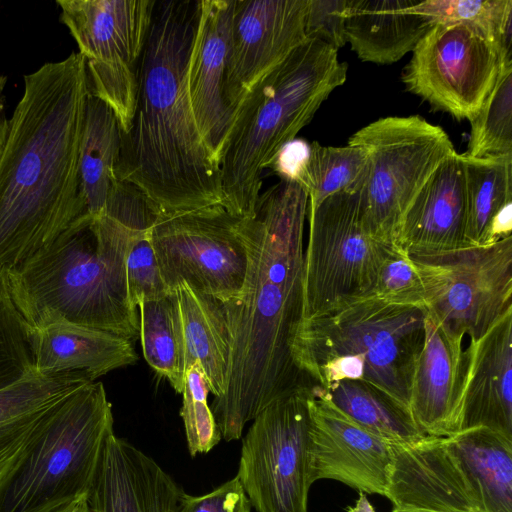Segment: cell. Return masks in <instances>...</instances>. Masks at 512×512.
Here are the masks:
<instances>
[{"label": "cell", "instance_id": "obj_1", "mask_svg": "<svg viewBox=\"0 0 512 512\" xmlns=\"http://www.w3.org/2000/svg\"><path fill=\"white\" fill-rule=\"evenodd\" d=\"M308 194L280 180L260 194L248 233L245 287L220 302L229 343L224 394L211 411L225 441L276 398L311 386L295 366L292 342L303 317L304 223Z\"/></svg>", "mask_w": 512, "mask_h": 512}, {"label": "cell", "instance_id": "obj_2", "mask_svg": "<svg viewBox=\"0 0 512 512\" xmlns=\"http://www.w3.org/2000/svg\"><path fill=\"white\" fill-rule=\"evenodd\" d=\"M89 91L85 59L76 52L24 76L0 154V272L34 256L87 213L79 150Z\"/></svg>", "mask_w": 512, "mask_h": 512}, {"label": "cell", "instance_id": "obj_3", "mask_svg": "<svg viewBox=\"0 0 512 512\" xmlns=\"http://www.w3.org/2000/svg\"><path fill=\"white\" fill-rule=\"evenodd\" d=\"M198 0H156L142 54L130 127L116 175L139 188L160 215L222 201L219 165L201 137L187 90Z\"/></svg>", "mask_w": 512, "mask_h": 512}, {"label": "cell", "instance_id": "obj_4", "mask_svg": "<svg viewBox=\"0 0 512 512\" xmlns=\"http://www.w3.org/2000/svg\"><path fill=\"white\" fill-rule=\"evenodd\" d=\"M148 229L128 216L85 213L47 247L6 271L11 297L28 332L66 321L130 341L139 338L125 265L133 236Z\"/></svg>", "mask_w": 512, "mask_h": 512}, {"label": "cell", "instance_id": "obj_5", "mask_svg": "<svg viewBox=\"0 0 512 512\" xmlns=\"http://www.w3.org/2000/svg\"><path fill=\"white\" fill-rule=\"evenodd\" d=\"M424 306L373 294L343 297L303 318L291 354L299 372L324 391L360 381L410 414V382L425 338Z\"/></svg>", "mask_w": 512, "mask_h": 512}, {"label": "cell", "instance_id": "obj_6", "mask_svg": "<svg viewBox=\"0 0 512 512\" xmlns=\"http://www.w3.org/2000/svg\"><path fill=\"white\" fill-rule=\"evenodd\" d=\"M337 51L307 38L234 110L219 163L221 205L230 213L255 216L263 170L346 81Z\"/></svg>", "mask_w": 512, "mask_h": 512}, {"label": "cell", "instance_id": "obj_7", "mask_svg": "<svg viewBox=\"0 0 512 512\" xmlns=\"http://www.w3.org/2000/svg\"><path fill=\"white\" fill-rule=\"evenodd\" d=\"M113 423L102 382L72 393L0 478V512H54L89 496Z\"/></svg>", "mask_w": 512, "mask_h": 512}, {"label": "cell", "instance_id": "obj_8", "mask_svg": "<svg viewBox=\"0 0 512 512\" xmlns=\"http://www.w3.org/2000/svg\"><path fill=\"white\" fill-rule=\"evenodd\" d=\"M348 144L367 155L358 191L362 225L374 239L397 245L407 207L454 146L441 127L418 115L380 118L353 134Z\"/></svg>", "mask_w": 512, "mask_h": 512}, {"label": "cell", "instance_id": "obj_9", "mask_svg": "<svg viewBox=\"0 0 512 512\" xmlns=\"http://www.w3.org/2000/svg\"><path fill=\"white\" fill-rule=\"evenodd\" d=\"M252 218L234 215L220 204L159 215L151 241L169 290L185 282L220 302L238 300L248 271Z\"/></svg>", "mask_w": 512, "mask_h": 512}, {"label": "cell", "instance_id": "obj_10", "mask_svg": "<svg viewBox=\"0 0 512 512\" xmlns=\"http://www.w3.org/2000/svg\"><path fill=\"white\" fill-rule=\"evenodd\" d=\"M156 0H58L60 18L85 59L90 92L115 113L122 133L134 114L140 62Z\"/></svg>", "mask_w": 512, "mask_h": 512}, {"label": "cell", "instance_id": "obj_11", "mask_svg": "<svg viewBox=\"0 0 512 512\" xmlns=\"http://www.w3.org/2000/svg\"><path fill=\"white\" fill-rule=\"evenodd\" d=\"M311 386L276 398L242 440L237 477L257 512H308Z\"/></svg>", "mask_w": 512, "mask_h": 512}, {"label": "cell", "instance_id": "obj_12", "mask_svg": "<svg viewBox=\"0 0 512 512\" xmlns=\"http://www.w3.org/2000/svg\"><path fill=\"white\" fill-rule=\"evenodd\" d=\"M428 313L477 340L512 310V236L492 245L408 252Z\"/></svg>", "mask_w": 512, "mask_h": 512}, {"label": "cell", "instance_id": "obj_13", "mask_svg": "<svg viewBox=\"0 0 512 512\" xmlns=\"http://www.w3.org/2000/svg\"><path fill=\"white\" fill-rule=\"evenodd\" d=\"M392 246L365 231L358 191L338 192L309 208L302 319L340 298L371 294Z\"/></svg>", "mask_w": 512, "mask_h": 512}, {"label": "cell", "instance_id": "obj_14", "mask_svg": "<svg viewBox=\"0 0 512 512\" xmlns=\"http://www.w3.org/2000/svg\"><path fill=\"white\" fill-rule=\"evenodd\" d=\"M507 62L512 59L479 29L436 23L413 49L402 82L435 109L470 121Z\"/></svg>", "mask_w": 512, "mask_h": 512}, {"label": "cell", "instance_id": "obj_15", "mask_svg": "<svg viewBox=\"0 0 512 512\" xmlns=\"http://www.w3.org/2000/svg\"><path fill=\"white\" fill-rule=\"evenodd\" d=\"M308 0H235L223 95L233 112L306 40Z\"/></svg>", "mask_w": 512, "mask_h": 512}, {"label": "cell", "instance_id": "obj_16", "mask_svg": "<svg viewBox=\"0 0 512 512\" xmlns=\"http://www.w3.org/2000/svg\"><path fill=\"white\" fill-rule=\"evenodd\" d=\"M311 479H332L358 492L386 495L390 442L363 428L311 386Z\"/></svg>", "mask_w": 512, "mask_h": 512}, {"label": "cell", "instance_id": "obj_17", "mask_svg": "<svg viewBox=\"0 0 512 512\" xmlns=\"http://www.w3.org/2000/svg\"><path fill=\"white\" fill-rule=\"evenodd\" d=\"M387 497L399 510L486 512L481 494L445 437L390 442Z\"/></svg>", "mask_w": 512, "mask_h": 512}, {"label": "cell", "instance_id": "obj_18", "mask_svg": "<svg viewBox=\"0 0 512 512\" xmlns=\"http://www.w3.org/2000/svg\"><path fill=\"white\" fill-rule=\"evenodd\" d=\"M464 335L427 313L409 396L410 415L425 436L459 432L466 380Z\"/></svg>", "mask_w": 512, "mask_h": 512}, {"label": "cell", "instance_id": "obj_19", "mask_svg": "<svg viewBox=\"0 0 512 512\" xmlns=\"http://www.w3.org/2000/svg\"><path fill=\"white\" fill-rule=\"evenodd\" d=\"M235 0H201L187 68V90L201 137L219 165L232 112L224 95Z\"/></svg>", "mask_w": 512, "mask_h": 512}, {"label": "cell", "instance_id": "obj_20", "mask_svg": "<svg viewBox=\"0 0 512 512\" xmlns=\"http://www.w3.org/2000/svg\"><path fill=\"white\" fill-rule=\"evenodd\" d=\"M183 492L154 459L112 432L88 505L90 512H175Z\"/></svg>", "mask_w": 512, "mask_h": 512}, {"label": "cell", "instance_id": "obj_21", "mask_svg": "<svg viewBox=\"0 0 512 512\" xmlns=\"http://www.w3.org/2000/svg\"><path fill=\"white\" fill-rule=\"evenodd\" d=\"M466 220L463 154L454 150L410 202L399 225L397 245L407 252L467 247Z\"/></svg>", "mask_w": 512, "mask_h": 512}, {"label": "cell", "instance_id": "obj_22", "mask_svg": "<svg viewBox=\"0 0 512 512\" xmlns=\"http://www.w3.org/2000/svg\"><path fill=\"white\" fill-rule=\"evenodd\" d=\"M459 431L486 427L512 439V310L465 350Z\"/></svg>", "mask_w": 512, "mask_h": 512}, {"label": "cell", "instance_id": "obj_23", "mask_svg": "<svg viewBox=\"0 0 512 512\" xmlns=\"http://www.w3.org/2000/svg\"><path fill=\"white\" fill-rule=\"evenodd\" d=\"M29 344L36 371L76 372L92 381L138 360L132 341L66 321L29 331Z\"/></svg>", "mask_w": 512, "mask_h": 512}, {"label": "cell", "instance_id": "obj_24", "mask_svg": "<svg viewBox=\"0 0 512 512\" xmlns=\"http://www.w3.org/2000/svg\"><path fill=\"white\" fill-rule=\"evenodd\" d=\"M76 372L45 374L34 368L0 391V478L16 463L50 414L90 382Z\"/></svg>", "mask_w": 512, "mask_h": 512}, {"label": "cell", "instance_id": "obj_25", "mask_svg": "<svg viewBox=\"0 0 512 512\" xmlns=\"http://www.w3.org/2000/svg\"><path fill=\"white\" fill-rule=\"evenodd\" d=\"M418 0H348L345 39L359 59L392 64L412 52L431 28L412 12Z\"/></svg>", "mask_w": 512, "mask_h": 512}, {"label": "cell", "instance_id": "obj_26", "mask_svg": "<svg viewBox=\"0 0 512 512\" xmlns=\"http://www.w3.org/2000/svg\"><path fill=\"white\" fill-rule=\"evenodd\" d=\"M122 130L113 110L90 91L79 150L80 191L87 213L97 217L118 180Z\"/></svg>", "mask_w": 512, "mask_h": 512}, {"label": "cell", "instance_id": "obj_27", "mask_svg": "<svg viewBox=\"0 0 512 512\" xmlns=\"http://www.w3.org/2000/svg\"><path fill=\"white\" fill-rule=\"evenodd\" d=\"M183 330L186 370L198 362L214 399L225 391L229 343L219 301L181 282L175 289Z\"/></svg>", "mask_w": 512, "mask_h": 512}, {"label": "cell", "instance_id": "obj_28", "mask_svg": "<svg viewBox=\"0 0 512 512\" xmlns=\"http://www.w3.org/2000/svg\"><path fill=\"white\" fill-rule=\"evenodd\" d=\"M445 438L476 484L486 512H512V439L486 427Z\"/></svg>", "mask_w": 512, "mask_h": 512}, {"label": "cell", "instance_id": "obj_29", "mask_svg": "<svg viewBox=\"0 0 512 512\" xmlns=\"http://www.w3.org/2000/svg\"><path fill=\"white\" fill-rule=\"evenodd\" d=\"M468 246H486L496 216L512 205V153L486 157L463 154Z\"/></svg>", "mask_w": 512, "mask_h": 512}, {"label": "cell", "instance_id": "obj_30", "mask_svg": "<svg viewBox=\"0 0 512 512\" xmlns=\"http://www.w3.org/2000/svg\"><path fill=\"white\" fill-rule=\"evenodd\" d=\"M139 338L149 366L182 393L186 373L184 339L175 290L157 300L141 301Z\"/></svg>", "mask_w": 512, "mask_h": 512}, {"label": "cell", "instance_id": "obj_31", "mask_svg": "<svg viewBox=\"0 0 512 512\" xmlns=\"http://www.w3.org/2000/svg\"><path fill=\"white\" fill-rule=\"evenodd\" d=\"M312 388L357 424L389 442L425 437L407 411L363 382L345 380L327 391L315 385Z\"/></svg>", "mask_w": 512, "mask_h": 512}, {"label": "cell", "instance_id": "obj_32", "mask_svg": "<svg viewBox=\"0 0 512 512\" xmlns=\"http://www.w3.org/2000/svg\"><path fill=\"white\" fill-rule=\"evenodd\" d=\"M367 171V155L357 146L309 143L307 160L295 182L308 194L309 208L341 191H359Z\"/></svg>", "mask_w": 512, "mask_h": 512}, {"label": "cell", "instance_id": "obj_33", "mask_svg": "<svg viewBox=\"0 0 512 512\" xmlns=\"http://www.w3.org/2000/svg\"><path fill=\"white\" fill-rule=\"evenodd\" d=\"M432 24H463L479 29L512 59V0H424L412 7Z\"/></svg>", "mask_w": 512, "mask_h": 512}, {"label": "cell", "instance_id": "obj_34", "mask_svg": "<svg viewBox=\"0 0 512 512\" xmlns=\"http://www.w3.org/2000/svg\"><path fill=\"white\" fill-rule=\"evenodd\" d=\"M465 155L486 157L512 153V62L504 63L476 116Z\"/></svg>", "mask_w": 512, "mask_h": 512}, {"label": "cell", "instance_id": "obj_35", "mask_svg": "<svg viewBox=\"0 0 512 512\" xmlns=\"http://www.w3.org/2000/svg\"><path fill=\"white\" fill-rule=\"evenodd\" d=\"M33 370L28 327L11 297L6 272H0V391Z\"/></svg>", "mask_w": 512, "mask_h": 512}, {"label": "cell", "instance_id": "obj_36", "mask_svg": "<svg viewBox=\"0 0 512 512\" xmlns=\"http://www.w3.org/2000/svg\"><path fill=\"white\" fill-rule=\"evenodd\" d=\"M209 387L198 362L188 367L182 390L180 416L184 423L189 453L192 457L212 450L222 439L211 408L208 405Z\"/></svg>", "mask_w": 512, "mask_h": 512}, {"label": "cell", "instance_id": "obj_37", "mask_svg": "<svg viewBox=\"0 0 512 512\" xmlns=\"http://www.w3.org/2000/svg\"><path fill=\"white\" fill-rule=\"evenodd\" d=\"M151 229L135 233L126 257L127 291L130 303L136 309L141 301L157 300L171 292L158 265Z\"/></svg>", "mask_w": 512, "mask_h": 512}, {"label": "cell", "instance_id": "obj_38", "mask_svg": "<svg viewBox=\"0 0 512 512\" xmlns=\"http://www.w3.org/2000/svg\"><path fill=\"white\" fill-rule=\"evenodd\" d=\"M371 294L392 303L426 307L420 275L408 252L398 245L384 258Z\"/></svg>", "mask_w": 512, "mask_h": 512}, {"label": "cell", "instance_id": "obj_39", "mask_svg": "<svg viewBox=\"0 0 512 512\" xmlns=\"http://www.w3.org/2000/svg\"><path fill=\"white\" fill-rule=\"evenodd\" d=\"M348 0H308L305 34L338 50L346 44L345 11Z\"/></svg>", "mask_w": 512, "mask_h": 512}, {"label": "cell", "instance_id": "obj_40", "mask_svg": "<svg viewBox=\"0 0 512 512\" xmlns=\"http://www.w3.org/2000/svg\"><path fill=\"white\" fill-rule=\"evenodd\" d=\"M252 506L237 476L209 493H182L175 512H251Z\"/></svg>", "mask_w": 512, "mask_h": 512}, {"label": "cell", "instance_id": "obj_41", "mask_svg": "<svg viewBox=\"0 0 512 512\" xmlns=\"http://www.w3.org/2000/svg\"><path fill=\"white\" fill-rule=\"evenodd\" d=\"M309 154V143L293 139L286 143L268 166L280 180L296 181Z\"/></svg>", "mask_w": 512, "mask_h": 512}, {"label": "cell", "instance_id": "obj_42", "mask_svg": "<svg viewBox=\"0 0 512 512\" xmlns=\"http://www.w3.org/2000/svg\"><path fill=\"white\" fill-rule=\"evenodd\" d=\"M6 81V77L0 74V154L5 146L9 129V121L5 117L2 102V92Z\"/></svg>", "mask_w": 512, "mask_h": 512}, {"label": "cell", "instance_id": "obj_43", "mask_svg": "<svg viewBox=\"0 0 512 512\" xmlns=\"http://www.w3.org/2000/svg\"><path fill=\"white\" fill-rule=\"evenodd\" d=\"M54 512H90L88 496H82Z\"/></svg>", "mask_w": 512, "mask_h": 512}, {"label": "cell", "instance_id": "obj_44", "mask_svg": "<svg viewBox=\"0 0 512 512\" xmlns=\"http://www.w3.org/2000/svg\"><path fill=\"white\" fill-rule=\"evenodd\" d=\"M346 509L347 512H375L373 506L363 492H359V497L355 503V506H349Z\"/></svg>", "mask_w": 512, "mask_h": 512}, {"label": "cell", "instance_id": "obj_45", "mask_svg": "<svg viewBox=\"0 0 512 512\" xmlns=\"http://www.w3.org/2000/svg\"><path fill=\"white\" fill-rule=\"evenodd\" d=\"M392 512H428V511H420V510H399L393 508Z\"/></svg>", "mask_w": 512, "mask_h": 512}]
</instances>
